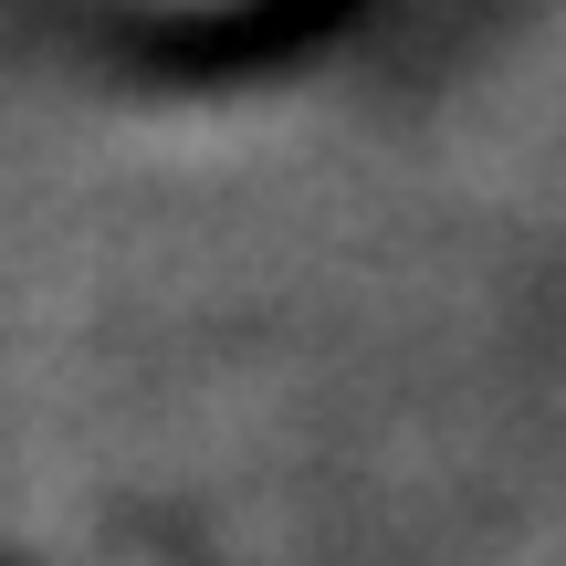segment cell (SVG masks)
<instances>
[{"instance_id":"1","label":"cell","mask_w":566,"mask_h":566,"mask_svg":"<svg viewBox=\"0 0 566 566\" xmlns=\"http://www.w3.org/2000/svg\"><path fill=\"white\" fill-rule=\"evenodd\" d=\"M200 11H221V0H200Z\"/></svg>"}]
</instances>
